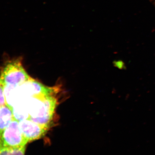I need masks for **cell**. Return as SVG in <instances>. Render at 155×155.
<instances>
[{"label":"cell","instance_id":"6da1fadb","mask_svg":"<svg viewBox=\"0 0 155 155\" xmlns=\"http://www.w3.org/2000/svg\"><path fill=\"white\" fill-rule=\"evenodd\" d=\"M29 111V119L34 122L49 129L55 112L57 100L51 95L38 99L34 98V102Z\"/></svg>","mask_w":155,"mask_h":155},{"label":"cell","instance_id":"7a4b0ae2","mask_svg":"<svg viewBox=\"0 0 155 155\" xmlns=\"http://www.w3.org/2000/svg\"><path fill=\"white\" fill-rule=\"evenodd\" d=\"M31 78L22 66L20 58L7 62L0 72V84L4 87H17Z\"/></svg>","mask_w":155,"mask_h":155},{"label":"cell","instance_id":"3957f363","mask_svg":"<svg viewBox=\"0 0 155 155\" xmlns=\"http://www.w3.org/2000/svg\"><path fill=\"white\" fill-rule=\"evenodd\" d=\"M28 142L22 133L19 122L14 119L0 136V147L19 148L26 147Z\"/></svg>","mask_w":155,"mask_h":155},{"label":"cell","instance_id":"277c9868","mask_svg":"<svg viewBox=\"0 0 155 155\" xmlns=\"http://www.w3.org/2000/svg\"><path fill=\"white\" fill-rule=\"evenodd\" d=\"M19 127L23 136L28 142L44 136L48 129L37 124L29 118L19 121Z\"/></svg>","mask_w":155,"mask_h":155},{"label":"cell","instance_id":"5b68a950","mask_svg":"<svg viewBox=\"0 0 155 155\" xmlns=\"http://www.w3.org/2000/svg\"><path fill=\"white\" fill-rule=\"evenodd\" d=\"M26 94L34 98L40 99L54 93L55 89L47 87L35 79H31L23 84Z\"/></svg>","mask_w":155,"mask_h":155},{"label":"cell","instance_id":"8992f818","mask_svg":"<svg viewBox=\"0 0 155 155\" xmlns=\"http://www.w3.org/2000/svg\"><path fill=\"white\" fill-rule=\"evenodd\" d=\"M15 119L13 108L8 104L0 107V136Z\"/></svg>","mask_w":155,"mask_h":155},{"label":"cell","instance_id":"52a82bcc","mask_svg":"<svg viewBox=\"0 0 155 155\" xmlns=\"http://www.w3.org/2000/svg\"><path fill=\"white\" fill-rule=\"evenodd\" d=\"M26 147L19 148L0 147V155H25Z\"/></svg>","mask_w":155,"mask_h":155},{"label":"cell","instance_id":"ba28073f","mask_svg":"<svg viewBox=\"0 0 155 155\" xmlns=\"http://www.w3.org/2000/svg\"><path fill=\"white\" fill-rule=\"evenodd\" d=\"M4 87L0 84V107L6 104V99L5 92Z\"/></svg>","mask_w":155,"mask_h":155}]
</instances>
